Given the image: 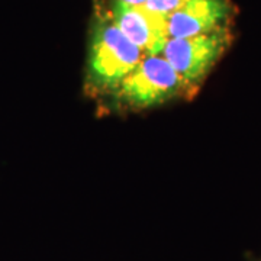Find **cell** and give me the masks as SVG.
<instances>
[{"label": "cell", "mask_w": 261, "mask_h": 261, "mask_svg": "<svg viewBox=\"0 0 261 261\" xmlns=\"http://www.w3.org/2000/svg\"><path fill=\"white\" fill-rule=\"evenodd\" d=\"M254 261H261V257H260V258H257V260H254Z\"/></svg>", "instance_id": "obj_8"}, {"label": "cell", "mask_w": 261, "mask_h": 261, "mask_svg": "<svg viewBox=\"0 0 261 261\" xmlns=\"http://www.w3.org/2000/svg\"><path fill=\"white\" fill-rule=\"evenodd\" d=\"M232 28L189 38H170L161 57L171 65L195 94L232 45Z\"/></svg>", "instance_id": "obj_3"}, {"label": "cell", "mask_w": 261, "mask_h": 261, "mask_svg": "<svg viewBox=\"0 0 261 261\" xmlns=\"http://www.w3.org/2000/svg\"><path fill=\"white\" fill-rule=\"evenodd\" d=\"M123 3H128V5H132V6H142L145 5L147 0H121Z\"/></svg>", "instance_id": "obj_7"}, {"label": "cell", "mask_w": 261, "mask_h": 261, "mask_svg": "<svg viewBox=\"0 0 261 261\" xmlns=\"http://www.w3.org/2000/svg\"><path fill=\"white\" fill-rule=\"evenodd\" d=\"M185 0H147L145 8L151 12L161 13V15H171L174 10H177Z\"/></svg>", "instance_id": "obj_6"}, {"label": "cell", "mask_w": 261, "mask_h": 261, "mask_svg": "<svg viewBox=\"0 0 261 261\" xmlns=\"http://www.w3.org/2000/svg\"><path fill=\"white\" fill-rule=\"evenodd\" d=\"M94 12L109 19L140 48L144 56H161L168 39V16L121 0H94Z\"/></svg>", "instance_id": "obj_4"}, {"label": "cell", "mask_w": 261, "mask_h": 261, "mask_svg": "<svg viewBox=\"0 0 261 261\" xmlns=\"http://www.w3.org/2000/svg\"><path fill=\"white\" fill-rule=\"evenodd\" d=\"M238 9L232 0H185L168 15V38H189L232 28Z\"/></svg>", "instance_id": "obj_5"}, {"label": "cell", "mask_w": 261, "mask_h": 261, "mask_svg": "<svg viewBox=\"0 0 261 261\" xmlns=\"http://www.w3.org/2000/svg\"><path fill=\"white\" fill-rule=\"evenodd\" d=\"M144 57V53L121 29L94 12L87 37L84 94L96 102L109 96Z\"/></svg>", "instance_id": "obj_1"}, {"label": "cell", "mask_w": 261, "mask_h": 261, "mask_svg": "<svg viewBox=\"0 0 261 261\" xmlns=\"http://www.w3.org/2000/svg\"><path fill=\"white\" fill-rule=\"evenodd\" d=\"M196 94L161 56H147L112 93L97 105L108 115H129L174 102H189Z\"/></svg>", "instance_id": "obj_2"}]
</instances>
